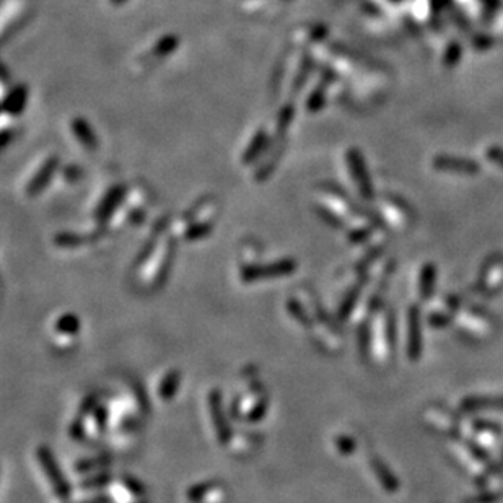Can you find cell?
Instances as JSON below:
<instances>
[{
	"label": "cell",
	"mask_w": 503,
	"mask_h": 503,
	"mask_svg": "<svg viewBox=\"0 0 503 503\" xmlns=\"http://www.w3.org/2000/svg\"><path fill=\"white\" fill-rule=\"evenodd\" d=\"M126 196H127V186L122 183L113 184V186L103 194V197L99 199L97 208H94V220H97L98 225L101 226L108 225L117 208H119L122 206V202L126 201Z\"/></svg>",
	"instance_id": "obj_6"
},
{
	"label": "cell",
	"mask_w": 503,
	"mask_h": 503,
	"mask_svg": "<svg viewBox=\"0 0 503 503\" xmlns=\"http://www.w3.org/2000/svg\"><path fill=\"white\" fill-rule=\"evenodd\" d=\"M267 145H269L267 131H265L264 127H259V129L256 131V134L253 135V139H251L249 144L246 145V149L243 150V155H241V163L253 165L254 161H258L261 156L264 155Z\"/></svg>",
	"instance_id": "obj_15"
},
{
	"label": "cell",
	"mask_w": 503,
	"mask_h": 503,
	"mask_svg": "<svg viewBox=\"0 0 503 503\" xmlns=\"http://www.w3.org/2000/svg\"><path fill=\"white\" fill-rule=\"evenodd\" d=\"M80 332V321L72 313H64L54 321L52 327V344L58 349L67 350L72 347L77 340V334Z\"/></svg>",
	"instance_id": "obj_7"
},
{
	"label": "cell",
	"mask_w": 503,
	"mask_h": 503,
	"mask_svg": "<svg viewBox=\"0 0 503 503\" xmlns=\"http://www.w3.org/2000/svg\"><path fill=\"white\" fill-rule=\"evenodd\" d=\"M161 233L163 226H158L137 259V282L147 292H155L163 286L174 259L176 241L173 236L161 241Z\"/></svg>",
	"instance_id": "obj_1"
},
{
	"label": "cell",
	"mask_w": 503,
	"mask_h": 503,
	"mask_svg": "<svg viewBox=\"0 0 503 503\" xmlns=\"http://www.w3.org/2000/svg\"><path fill=\"white\" fill-rule=\"evenodd\" d=\"M28 99H30V87L26 83H17L3 97L2 111L12 117L22 116L28 106Z\"/></svg>",
	"instance_id": "obj_11"
},
{
	"label": "cell",
	"mask_w": 503,
	"mask_h": 503,
	"mask_svg": "<svg viewBox=\"0 0 503 503\" xmlns=\"http://www.w3.org/2000/svg\"><path fill=\"white\" fill-rule=\"evenodd\" d=\"M267 409V393L263 383L246 379L245 391H241L233 401V415L246 422H258Z\"/></svg>",
	"instance_id": "obj_3"
},
{
	"label": "cell",
	"mask_w": 503,
	"mask_h": 503,
	"mask_svg": "<svg viewBox=\"0 0 503 503\" xmlns=\"http://www.w3.org/2000/svg\"><path fill=\"white\" fill-rule=\"evenodd\" d=\"M295 261L293 259H279L274 263L259 264L258 261L251 264L240 265V279L245 283H253L258 281H265V279H277L283 275L292 274L295 270Z\"/></svg>",
	"instance_id": "obj_4"
},
{
	"label": "cell",
	"mask_w": 503,
	"mask_h": 503,
	"mask_svg": "<svg viewBox=\"0 0 503 503\" xmlns=\"http://www.w3.org/2000/svg\"><path fill=\"white\" fill-rule=\"evenodd\" d=\"M324 104H326V88L324 85L320 83L311 90L310 94H308L305 106L308 113H313V115H315V113L321 111V109L324 108Z\"/></svg>",
	"instance_id": "obj_20"
},
{
	"label": "cell",
	"mask_w": 503,
	"mask_h": 503,
	"mask_svg": "<svg viewBox=\"0 0 503 503\" xmlns=\"http://www.w3.org/2000/svg\"><path fill=\"white\" fill-rule=\"evenodd\" d=\"M311 63H313V59L310 58V56H305V58H303L302 70H298V75L295 77V80H293V92H300L303 85H305L308 74H310V70H311Z\"/></svg>",
	"instance_id": "obj_22"
},
{
	"label": "cell",
	"mask_w": 503,
	"mask_h": 503,
	"mask_svg": "<svg viewBox=\"0 0 503 503\" xmlns=\"http://www.w3.org/2000/svg\"><path fill=\"white\" fill-rule=\"evenodd\" d=\"M12 135H13V132L10 129L2 131V134H0V147H2V149H7V145L10 144V140H12Z\"/></svg>",
	"instance_id": "obj_24"
},
{
	"label": "cell",
	"mask_w": 503,
	"mask_h": 503,
	"mask_svg": "<svg viewBox=\"0 0 503 503\" xmlns=\"http://www.w3.org/2000/svg\"><path fill=\"white\" fill-rule=\"evenodd\" d=\"M293 116H295V108H293L292 103H287L286 106H283L281 109V113H279L277 116V134L279 135H286L288 127H290L292 121H293Z\"/></svg>",
	"instance_id": "obj_21"
},
{
	"label": "cell",
	"mask_w": 503,
	"mask_h": 503,
	"mask_svg": "<svg viewBox=\"0 0 503 503\" xmlns=\"http://www.w3.org/2000/svg\"><path fill=\"white\" fill-rule=\"evenodd\" d=\"M109 2H111V3H113V6L119 7V6H124V3H126V2H129V0H109Z\"/></svg>",
	"instance_id": "obj_25"
},
{
	"label": "cell",
	"mask_w": 503,
	"mask_h": 503,
	"mask_svg": "<svg viewBox=\"0 0 503 503\" xmlns=\"http://www.w3.org/2000/svg\"><path fill=\"white\" fill-rule=\"evenodd\" d=\"M63 173H64V178L70 183H77V181H80V178L83 176V172L79 168L77 165H67L64 168Z\"/></svg>",
	"instance_id": "obj_23"
},
{
	"label": "cell",
	"mask_w": 503,
	"mask_h": 503,
	"mask_svg": "<svg viewBox=\"0 0 503 503\" xmlns=\"http://www.w3.org/2000/svg\"><path fill=\"white\" fill-rule=\"evenodd\" d=\"M207 422L208 429H211V434L213 438H215L217 443H229L231 435L229 424H226L225 414H223V404H222V396L217 389H212L207 396Z\"/></svg>",
	"instance_id": "obj_5"
},
{
	"label": "cell",
	"mask_w": 503,
	"mask_h": 503,
	"mask_svg": "<svg viewBox=\"0 0 503 503\" xmlns=\"http://www.w3.org/2000/svg\"><path fill=\"white\" fill-rule=\"evenodd\" d=\"M109 495L116 503H145L142 487L132 477H121L109 484Z\"/></svg>",
	"instance_id": "obj_9"
},
{
	"label": "cell",
	"mask_w": 503,
	"mask_h": 503,
	"mask_svg": "<svg viewBox=\"0 0 503 503\" xmlns=\"http://www.w3.org/2000/svg\"><path fill=\"white\" fill-rule=\"evenodd\" d=\"M70 131H72L75 139L80 142V145L85 147L87 150L98 149L99 140H98L97 132H94L93 126L90 124L85 117H82V116L74 117L72 122H70Z\"/></svg>",
	"instance_id": "obj_12"
},
{
	"label": "cell",
	"mask_w": 503,
	"mask_h": 503,
	"mask_svg": "<svg viewBox=\"0 0 503 503\" xmlns=\"http://www.w3.org/2000/svg\"><path fill=\"white\" fill-rule=\"evenodd\" d=\"M229 443L231 445V448H233V452L236 454H249L251 452H254V450L258 448L259 436L248 431V434H240L236 436H231Z\"/></svg>",
	"instance_id": "obj_18"
},
{
	"label": "cell",
	"mask_w": 503,
	"mask_h": 503,
	"mask_svg": "<svg viewBox=\"0 0 503 503\" xmlns=\"http://www.w3.org/2000/svg\"><path fill=\"white\" fill-rule=\"evenodd\" d=\"M212 230H213V222L196 220V218H192V220L188 223L186 229H184V231H183V238H184V241L192 243V241H199V240L206 238V236L212 233Z\"/></svg>",
	"instance_id": "obj_16"
},
{
	"label": "cell",
	"mask_w": 503,
	"mask_h": 503,
	"mask_svg": "<svg viewBox=\"0 0 503 503\" xmlns=\"http://www.w3.org/2000/svg\"><path fill=\"white\" fill-rule=\"evenodd\" d=\"M52 241H54V246H58L60 249H79L88 245L90 241H93V238L92 236L72 233V231H60V233L54 235Z\"/></svg>",
	"instance_id": "obj_17"
},
{
	"label": "cell",
	"mask_w": 503,
	"mask_h": 503,
	"mask_svg": "<svg viewBox=\"0 0 503 503\" xmlns=\"http://www.w3.org/2000/svg\"><path fill=\"white\" fill-rule=\"evenodd\" d=\"M178 47H179V38L176 35H163L155 42L151 52H154L156 58L163 59L174 54Z\"/></svg>",
	"instance_id": "obj_19"
},
{
	"label": "cell",
	"mask_w": 503,
	"mask_h": 503,
	"mask_svg": "<svg viewBox=\"0 0 503 503\" xmlns=\"http://www.w3.org/2000/svg\"><path fill=\"white\" fill-rule=\"evenodd\" d=\"M347 163H349L350 173L354 174L355 181H357V184H358L360 191H362L363 196L370 197V194H372V186H370L368 173H367V168H365V161L357 149H350L347 151Z\"/></svg>",
	"instance_id": "obj_13"
},
{
	"label": "cell",
	"mask_w": 503,
	"mask_h": 503,
	"mask_svg": "<svg viewBox=\"0 0 503 503\" xmlns=\"http://www.w3.org/2000/svg\"><path fill=\"white\" fill-rule=\"evenodd\" d=\"M35 464L42 477V484H44V487L52 495V502L54 503L67 502V498L70 495L69 484L65 482L58 463H56L54 456H52V453L46 448V446L41 445L35 450Z\"/></svg>",
	"instance_id": "obj_2"
},
{
	"label": "cell",
	"mask_w": 503,
	"mask_h": 503,
	"mask_svg": "<svg viewBox=\"0 0 503 503\" xmlns=\"http://www.w3.org/2000/svg\"><path fill=\"white\" fill-rule=\"evenodd\" d=\"M226 497L225 486L220 482H202L189 488L188 500L191 503H223Z\"/></svg>",
	"instance_id": "obj_10"
},
{
	"label": "cell",
	"mask_w": 503,
	"mask_h": 503,
	"mask_svg": "<svg viewBox=\"0 0 503 503\" xmlns=\"http://www.w3.org/2000/svg\"><path fill=\"white\" fill-rule=\"evenodd\" d=\"M179 383H181V373L178 370H166L156 384V399L160 402H170L178 393Z\"/></svg>",
	"instance_id": "obj_14"
},
{
	"label": "cell",
	"mask_w": 503,
	"mask_h": 503,
	"mask_svg": "<svg viewBox=\"0 0 503 503\" xmlns=\"http://www.w3.org/2000/svg\"><path fill=\"white\" fill-rule=\"evenodd\" d=\"M60 168V158L58 155H51L42 161L38 172L33 174L30 183L26 184L25 194L28 197H38L40 194L44 191V189L49 186L52 178L56 176V173L59 172Z\"/></svg>",
	"instance_id": "obj_8"
}]
</instances>
